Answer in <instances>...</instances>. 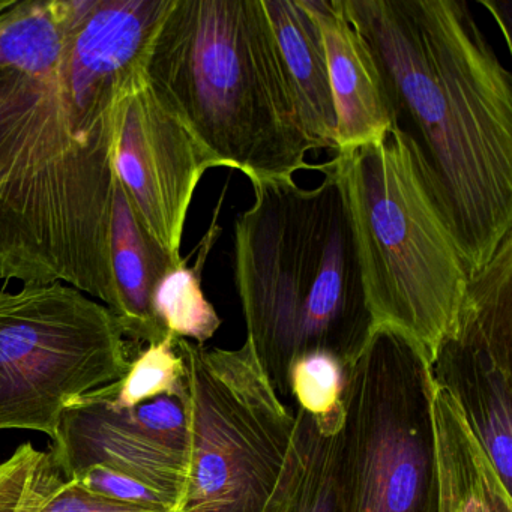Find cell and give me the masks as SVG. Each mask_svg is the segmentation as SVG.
<instances>
[{
	"label": "cell",
	"instance_id": "6da1fadb",
	"mask_svg": "<svg viewBox=\"0 0 512 512\" xmlns=\"http://www.w3.org/2000/svg\"><path fill=\"white\" fill-rule=\"evenodd\" d=\"M169 2L17 0L0 20V278L118 311L119 118Z\"/></svg>",
	"mask_w": 512,
	"mask_h": 512
},
{
	"label": "cell",
	"instance_id": "7a4b0ae2",
	"mask_svg": "<svg viewBox=\"0 0 512 512\" xmlns=\"http://www.w3.org/2000/svg\"><path fill=\"white\" fill-rule=\"evenodd\" d=\"M469 277L512 232V77L463 0H340Z\"/></svg>",
	"mask_w": 512,
	"mask_h": 512
},
{
	"label": "cell",
	"instance_id": "3957f363",
	"mask_svg": "<svg viewBox=\"0 0 512 512\" xmlns=\"http://www.w3.org/2000/svg\"><path fill=\"white\" fill-rule=\"evenodd\" d=\"M316 188L251 182L253 206L235 221V284L247 341L281 398L292 365L325 352L349 367L371 329L349 209L334 161Z\"/></svg>",
	"mask_w": 512,
	"mask_h": 512
},
{
	"label": "cell",
	"instance_id": "277c9868",
	"mask_svg": "<svg viewBox=\"0 0 512 512\" xmlns=\"http://www.w3.org/2000/svg\"><path fill=\"white\" fill-rule=\"evenodd\" d=\"M143 77L220 167L250 182L317 170L262 0H170Z\"/></svg>",
	"mask_w": 512,
	"mask_h": 512
},
{
	"label": "cell",
	"instance_id": "5b68a950",
	"mask_svg": "<svg viewBox=\"0 0 512 512\" xmlns=\"http://www.w3.org/2000/svg\"><path fill=\"white\" fill-rule=\"evenodd\" d=\"M332 161L373 328L403 332L431 365L454 326L469 274L406 136L391 128L382 139L337 152Z\"/></svg>",
	"mask_w": 512,
	"mask_h": 512
},
{
	"label": "cell",
	"instance_id": "8992f818",
	"mask_svg": "<svg viewBox=\"0 0 512 512\" xmlns=\"http://www.w3.org/2000/svg\"><path fill=\"white\" fill-rule=\"evenodd\" d=\"M176 344L190 424L187 482L176 512H292L301 475L298 421L251 344Z\"/></svg>",
	"mask_w": 512,
	"mask_h": 512
},
{
	"label": "cell",
	"instance_id": "52a82bcc",
	"mask_svg": "<svg viewBox=\"0 0 512 512\" xmlns=\"http://www.w3.org/2000/svg\"><path fill=\"white\" fill-rule=\"evenodd\" d=\"M431 397V365L419 347L374 326L347 367L338 512H439Z\"/></svg>",
	"mask_w": 512,
	"mask_h": 512
},
{
	"label": "cell",
	"instance_id": "ba28073f",
	"mask_svg": "<svg viewBox=\"0 0 512 512\" xmlns=\"http://www.w3.org/2000/svg\"><path fill=\"white\" fill-rule=\"evenodd\" d=\"M131 353L113 311L68 284L0 292V430L55 439L62 412L121 380Z\"/></svg>",
	"mask_w": 512,
	"mask_h": 512
},
{
	"label": "cell",
	"instance_id": "9c48e42d",
	"mask_svg": "<svg viewBox=\"0 0 512 512\" xmlns=\"http://www.w3.org/2000/svg\"><path fill=\"white\" fill-rule=\"evenodd\" d=\"M49 451L71 481L89 467H107L148 485L176 512L188 475L187 401L181 394H164L124 409L110 401L103 386L62 412Z\"/></svg>",
	"mask_w": 512,
	"mask_h": 512
},
{
	"label": "cell",
	"instance_id": "30bf717a",
	"mask_svg": "<svg viewBox=\"0 0 512 512\" xmlns=\"http://www.w3.org/2000/svg\"><path fill=\"white\" fill-rule=\"evenodd\" d=\"M212 167L220 164L142 76L122 106L116 179L146 232L176 262L197 185Z\"/></svg>",
	"mask_w": 512,
	"mask_h": 512
},
{
	"label": "cell",
	"instance_id": "8fae6325",
	"mask_svg": "<svg viewBox=\"0 0 512 512\" xmlns=\"http://www.w3.org/2000/svg\"><path fill=\"white\" fill-rule=\"evenodd\" d=\"M437 388L457 404L508 490L512 487V299L469 290L431 364Z\"/></svg>",
	"mask_w": 512,
	"mask_h": 512
},
{
	"label": "cell",
	"instance_id": "7c38bea8",
	"mask_svg": "<svg viewBox=\"0 0 512 512\" xmlns=\"http://www.w3.org/2000/svg\"><path fill=\"white\" fill-rule=\"evenodd\" d=\"M305 5L325 46L337 113V152L382 139L394 128V113L373 55L344 16L340 0H305Z\"/></svg>",
	"mask_w": 512,
	"mask_h": 512
},
{
	"label": "cell",
	"instance_id": "4fadbf2b",
	"mask_svg": "<svg viewBox=\"0 0 512 512\" xmlns=\"http://www.w3.org/2000/svg\"><path fill=\"white\" fill-rule=\"evenodd\" d=\"M110 262L118 298L115 316L125 338L136 347L160 343L169 332L155 317L152 295L164 274L181 262L173 260L146 232L119 181L113 196Z\"/></svg>",
	"mask_w": 512,
	"mask_h": 512
},
{
	"label": "cell",
	"instance_id": "5bb4252c",
	"mask_svg": "<svg viewBox=\"0 0 512 512\" xmlns=\"http://www.w3.org/2000/svg\"><path fill=\"white\" fill-rule=\"evenodd\" d=\"M298 106L302 127L319 149L337 152V113L319 25L305 0H262Z\"/></svg>",
	"mask_w": 512,
	"mask_h": 512
},
{
	"label": "cell",
	"instance_id": "9a60e30c",
	"mask_svg": "<svg viewBox=\"0 0 512 512\" xmlns=\"http://www.w3.org/2000/svg\"><path fill=\"white\" fill-rule=\"evenodd\" d=\"M439 512H512L503 485L457 404L433 383Z\"/></svg>",
	"mask_w": 512,
	"mask_h": 512
},
{
	"label": "cell",
	"instance_id": "2e32d148",
	"mask_svg": "<svg viewBox=\"0 0 512 512\" xmlns=\"http://www.w3.org/2000/svg\"><path fill=\"white\" fill-rule=\"evenodd\" d=\"M0 512H152L113 502L62 473L50 451L23 443L0 463Z\"/></svg>",
	"mask_w": 512,
	"mask_h": 512
},
{
	"label": "cell",
	"instance_id": "e0dca14e",
	"mask_svg": "<svg viewBox=\"0 0 512 512\" xmlns=\"http://www.w3.org/2000/svg\"><path fill=\"white\" fill-rule=\"evenodd\" d=\"M215 229L202 244V253L193 268L187 260L173 266L155 286L152 310L158 322L169 334L205 346L221 326L214 305L202 289V269L214 244Z\"/></svg>",
	"mask_w": 512,
	"mask_h": 512
},
{
	"label": "cell",
	"instance_id": "ac0fdd59",
	"mask_svg": "<svg viewBox=\"0 0 512 512\" xmlns=\"http://www.w3.org/2000/svg\"><path fill=\"white\" fill-rule=\"evenodd\" d=\"M301 475L292 512H338L337 445L343 409L325 418H313L296 409Z\"/></svg>",
	"mask_w": 512,
	"mask_h": 512
},
{
	"label": "cell",
	"instance_id": "d6986e66",
	"mask_svg": "<svg viewBox=\"0 0 512 512\" xmlns=\"http://www.w3.org/2000/svg\"><path fill=\"white\" fill-rule=\"evenodd\" d=\"M169 334L160 343L148 344L131 359L130 368L118 382L106 386L115 406L136 407L164 394H175L185 386V364Z\"/></svg>",
	"mask_w": 512,
	"mask_h": 512
},
{
	"label": "cell",
	"instance_id": "ffe728a7",
	"mask_svg": "<svg viewBox=\"0 0 512 512\" xmlns=\"http://www.w3.org/2000/svg\"><path fill=\"white\" fill-rule=\"evenodd\" d=\"M289 380L296 409L313 418H325L343 409L347 368L335 356L325 352L302 356L292 365Z\"/></svg>",
	"mask_w": 512,
	"mask_h": 512
},
{
	"label": "cell",
	"instance_id": "44dd1931",
	"mask_svg": "<svg viewBox=\"0 0 512 512\" xmlns=\"http://www.w3.org/2000/svg\"><path fill=\"white\" fill-rule=\"evenodd\" d=\"M74 482L85 490L113 502L137 506L152 512H175V506L148 485L107 467H89Z\"/></svg>",
	"mask_w": 512,
	"mask_h": 512
},
{
	"label": "cell",
	"instance_id": "7402d4cb",
	"mask_svg": "<svg viewBox=\"0 0 512 512\" xmlns=\"http://www.w3.org/2000/svg\"><path fill=\"white\" fill-rule=\"evenodd\" d=\"M17 0H0V20L16 5Z\"/></svg>",
	"mask_w": 512,
	"mask_h": 512
}]
</instances>
